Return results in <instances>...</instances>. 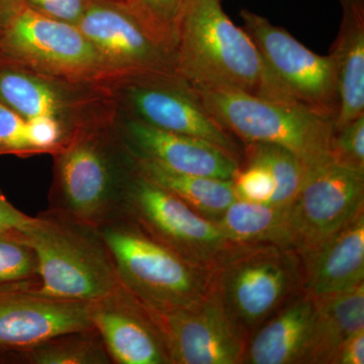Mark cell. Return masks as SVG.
I'll use <instances>...</instances> for the list:
<instances>
[{
  "instance_id": "obj_28",
  "label": "cell",
  "mask_w": 364,
  "mask_h": 364,
  "mask_svg": "<svg viewBox=\"0 0 364 364\" xmlns=\"http://www.w3.org/2000/svg\"><path fill=\"white\" fill-rule=\"evenodd\" d=\"M330 156L337 164L364 174V114L333 131Z\"/></svg>"
},
{
  "instance_id": "obj_6",
  "label": "cell",
  "mask_w": 364,
  "mask_h": 364,
  "mask_svg": "<svg viewBox=\"0 0 364 364\" xmlns=\"http://www.w3.org/2000/svg\"><path fill=\"white\" fill-rule=\"evenodd\" d=\"M193 90L218 123L245 144H272L286 148L306 167L331 158L333 119L298 105L272 102L230 88Z\"/></svg>"
},
{
  "instance_id": "obj_4",
  "label": "cell",
  "mask_w": 364,
  "mask_h": 364,
  "mask_svg": "<svg viewBox=\"0 0 364 364\" xmlns=\"http://www.w3.org/2000/svg\"><path fill=\"white\" fill-rule=\"evenodd\" d=\"M97 229L119 284L147 308H193L210 294L212 272L191 264L151 238L124 213Z\"/></svg>"
},
{
  "instance_id": "obj_30",
  "label": "cell",
  "mask_w": 364,
  "mask_h": 364,
  "mask_svg": "<svg viewBox=\"0 0 364 364\" xmlns=\"http://www.w3.org/2000/svg\"><path fill=\"white\" fill-rule=\"evenodd\" d=\"M237 200L255 203H268L274 193L275 183L267 168L255 163H247L241 167L233 178Z\"/></svg>"
},
{
  "instance_id": "obj_9",
  "label": "cell",
  "mask_w": 364,
  "mask_h": 364,
  "mask_svg": "<svg viewBox=\"0 0 364 364\" xmlns=\"http://www.w3.org/2000/svg\"><path fill=\"white\" fill-rule=\"evenodd\" d=\"M122 213L151 238L210 272L238 246L228 240L215 223L136 170L127 188Z\"/></svg>"
},
{
  "instance_id": "obj_26",
  "label": "cell",
  "mask_w": 364,
  "mask_h": 364,
  "mask_svg": "<svg viewBox=\"0 0 364 364\" xmlns=\"http://www.w3.org/2000/svg\"><path fill=\"white\" fill-rule=\"evenodd\" d=\"M126 2L148 32L158 42L176 53L177 28L188 0H128Z\"/></svg>"
},
{
  "instance_id": "obj_13",
  "label": "cell",
  "mask_w": 364,
  "mask_h": 364,
  "mask_svg": "<svg viewBox=\"0 0 364 364\" xmlns=\"http://www.w3.org/2000/svg\"><path fill=\"white\" fill-rule=\"evenodd\" d=\"M145 309L161 334L170 363H242L247 341L230 322L212 291L193 308Z\"/></svg>"
},
{
  "instance_id": "obj_29",
  "label": "cell",
  "mask_w": 364,
  "mask_h": 364,
  "mask_svg": "<svg viewBox=\"0 0 364 364\" xmlns=\"http://www.w3.org/2000/svg\"><path fill=\"white\" fill-rule=\"evenodd\" d=\"M0 155H37L28 136V119L0 100Z\"/></svg>"
},
{
  "instance_id": "obj_16",
  "label": "cell",
  "mask_w": 364,
  "mask_h": 364,
  "mask_svg": "<svg viewBox=\"0 0 364 364\" xmlns=\"http://www.w3.org/2000/svg\"><path fill=\"white\" fill-rule=\"evenodd\" d=\"M90 311L112 363L171 364L149 313L119 282L109 294L91 301Z\"/></svg>"
},
{
  "instance_id": "obj_22",
  "label": "cell",
  "mask_w": 364,
  "mask_h": 364,
  "mask_svg": "<svg viewBox=\"0 0 364 364\" xmlns=\"http://www.w3.org/2000/svg\"><path fill=\"white\" fill-rule=\"evenodd\" d=\"M133 157L139 173L177 196L210 221L217 222L237 200L233 181L179 173L147 158Z\"/></svg>"
},
{
  "instance_id": "obj_14",
  "label": "cell",
  "mask_w": 364,
  "mask_h": 364,
  "mask_svg": "<svg viewBox=\"0 0 364 364\" xmlns=\"http://www.w3.org/2000/svg\"><path fill=\"white\" fill-rule=\"evenodd\" d=\"M36 284L0 286V352L21 354L54 337L93 327L90 303L46 296Z\"/></svg>"
},
{
  "instance_id": "obj_10",
  "label": "cell",
  "mask_w": 364,
  "mask_h": 364,
  "mask_svg": "<svg viewBox=\"0 0 364 364\" xmlns=\"http://www.w3.org/2000/svg\"><path fill=\"white\" fill-rule=\"evenodd\" d=\"M244 30L274 75L301 107L334 122L338 111L336 76L330 56H321L267 18L242 9Z\"/></svg>"
},
{
  "instance_id": "obj_33",
  "label": "cell",
  "mask_w": 364,
  "mask_h": 364,
  "mask_svg": "<svg viewBox=\"0 0 364 364\" xmlns=\"http://www.w3.org/2000/svg\"><path fill=\"white\" fill-rule=\"evenodd\" d=\"M32 217L23 214L0 191V231L21 232Z\"/></svg>"
},
{
  "instance_id": "obj_23",
  "label": "cell",
  "mask_w": 364,
  "mask_h": 364,
  "mask_svg": "<svg viewBox=\"0 0 364 364\" xmlns=\"http://www.w3.org/2000/svg\"><path fill=\"white\" fill-rule=\"evenodd\" d=\"M215 224L234 245H270L296 250L289 208L236 200Z\"/></svg>"
},
{
  "instance_id": "obj_5",
  "label": "cell",
  "mask_w": 364,
  "mask_h": 364,
  "mask_svg": "<svg viewBox=\"0 0 364 364\" xmlns=\"http://www.w3.org/2000/svg\"><path fill=\"white\" fill-rule=\"evenodd\" d=\"M303 260L294 249L237 246L212 270L210 291L248 341L267 318L303 291Z\"/></svg>"
},
{
  "instance_id": "obj_25",
  "label": "cell",
  "mask_w": 364,
  "mask_h": 364,
  "mask_svg": "<svg viewBox=\"0 0 364 364\" xmlns=\"http://www.w3.org/2000/svg\"><path fill=\"white\" fill-rule=\"evenodd\" d=\"M21 355L32 364L112 363L95 327L54 337Z\"/></svg>"
},
{
  "instance_id": "obj_17",
  "label": "cell",
  "mask_w": 364,
  "mask_h": 364,
  "mask_svg": "<svg viewBox=\"0 0 364 364\" xmlns=\"http://www.w3.org/2000/svg\"><path fill=\"white\" fill-rule=\"evenodd\" d=\"M117 126L132 155L179 173L233 181L240 168L236 157L207 141L160 130L119 112Z\"/></svg>"
},
{
  "instance_id": "obj_1",
  "label": "cell",
  "mask_w": 364,
  "mask_h": 364,
  "mask_svg": "<svg viewBox=\"0 0 364 364\" xmlns=\"http://www.w3.org/2000/svg\"><path fill=\"white\" fill-rule=\"evenodd\" d=\"M114 104L83 119L54 157L51 208L95 228L123 212L136 171L119 135Z\"/></svg>"
},
{
  "instance_id": "obj_3",
  "label": "cell",
  "mask_w": 364,
  "mask_h": 364,
  "mask_svg": "<svg viewBox=\"0 0 364 364\" xmlns=\"http://www.w3.org/2000/svg\"><path fill=\"white\" fill-rule=\"evenodd\" d=\"M35 251L39 293L91 301L117 286L114 262L97 228L50 208L20 232Z\"/></svg>"
},
{
  "instance_id": "obj_27",
  "label": "cell",
  "mask_w": 364,
  "mask_h": 364,
  "mask_svg": "<svg viewBox=\"0 0 364 364\" xmlns=\"http://www.w3.org/2000/svg\"><path fill=\"white\" fill-rule=\"evenodd\" d=\"M38 282L35 251L20 232L0 231V286Z\"/></svg>"
},
{
  "instance_id": "obj_31",
  "label": "cell",
  "mask_w": 364,
  "mask_h": 364,
  "mask_svg": "<svg viewBox=\"0 0 364 364\" xmlns=\"http://www.w3.org/2000/svg\"><path fill=\"white\" fill-rule=\"evenodd\" d=\"M28 124L31 144L37 155H54L71 133L61 122L51 117H33L28 119Z\"/></svg>"
},
{
  "instance_id": "obj_18",
  "label": "cell",
  "mask_w": 364,
  "mask_h": 364,
  "mask_svg": "<svg viewBox=\"0 0 364 364\" xmlns=\"http://www.w3.org/2000/svg\"><path fill=\"white\" fill-rule=\"evenodd\" d=\"M301 257L303 291L314 299L342 293L363 284L364 212L318 247L301 253Z\"/></svg>"
},
{
  "instance_id": "obj_15",
  "label": "cell",
  "mask_w": 364,
  "mask_h": 364,
  "mask_svg": "<svg viewBox=\"0 0 364 364\" xmlns=\"http://www.w3.org/2000/svg\"><path fill=\"white\" fill-rule=\"evenodd\" d=\"M0 100L26 119L51 117L67 130L112 104L105 88L74 85L0 60Z\"/></svg>"
},
{
  "instance_id": "obj_35",
  "label": "cell",
  "mask_w": 364,
  "mask_h": 364,
  "mask_svg": "<svg viewBox=\"0 0 364 364\" xmlns=\"http://www.w3.org/2000/svg\"><path fill=\"white\" fill-rule=\"evenodd\" d=\"M23 7V0H0V26L6 25Z\"/></svg>"
},
{
  "instance_id": "obj_24",
  "label": "cell",
  "mask_w": 364,
  "mask_h": 364,
  "mask_svg": "<svg viewBox=\"0 0 364 364\" xmlns=\"http://www.w3.org/2000/svg\"><path fill=\"white\" fill-rule=\"evenodd\" d=\"M246 162L267 168L275 183L274 193L268 205L289 208L305 181L308 167L293 152L265 143H246Z\"/></svg>"
},
{
  "instance_id": "obj_20",
  "label": "cell",
  "mask_w": 364,
  "mask_h": 364,
  "mask_svg": "<svg viewBox=\"0 0 364 364\" xmlns=\"http://www.w3.org/2000/svg\"><path fill=\"white\" fill-rule=\"evenodd\" d=\"M340 4L341 25L329 55L338 91L334 130L364 114V0Z\"/></svg>"
},
{
  "instance_id": "obj_21",
  "label": "cell",
  "mask_w": 364,
  "mask_h": 364,
  "mask_svg": "<svg viewBox=\"0 0 364 364\" xmlns=\"http://www.w3.org/2000/svg\"><path fill=\"white\" fill-rule=\"evenodd\" d=\"M314 299L315 318L304 364H334L345 340L364 329V282Z\"/></svg>"
},
{
  "instance_id": "obj_7",
  "label": "cell",
  "mask_w": 364,
  "mask_h": 364,
  "mask_svg": "<svg viewBox=\"0 0 364 364\" xmlns=\"http://www.w3.org/2000/svg\"><path fill=\"white\" fill-rule=\"evenodd\" d=\"M0 60L74 85L104 88L114 78L77 26L26 6L2 26Z\"/></svg>"
},
{
  "instance_id": "obj_34",
  "label": "cell",
  "mask_w": 364,
  "mask_h": 364,
  "mask_svg": "<svg viewBox=\"0 0 364 364\" xmlns=\"http://www.w3.org/2000/svg\"><path fill=\"white\" fill-rule=\"evenodd\" d=\"M364 363V329L350 335L340 347L334 364Z\"/></svg>"
},
{
  "instance_id": "obj_8",
  "label": "cell",
  "mask_w": 364,
  "mask_h": 364,
  "mask_svg": "<svg viewBox=\"0 0 364 364\" xmlns=\"http://www.w3.org/2000/svg\"><path fill=\"white\" fill-rule=\"evenodd\" d=\"M105 90L121 116L207 141L240 158L235 136L218 123L193 88L177 76H123L111 79Z\"/></svg>"
},
{
  "instance_id": "obj_36",
  "label": "cell",
  "mask_w": 364,
  "mask_h": 364,
  "mask_svg": "<svg viewBox=\"0 0 364 364\" xmlns=\"http://www.w3.org/2000/svg\"><path fill=\"white\" fill-rule=\"evenodd\" d=\"M2 26H0V41H1Z\"/></svg>"
},
{
  "instance_id": "obj_32",
  "label": "cell",
  "mask_w": 364,
  "mask_h": 364,
  "mask_svg": "<svg viewBox=\"0 0 364 364\" xmlns=\"http://www.w3.org/2000/svg\"><path fill=\"white\" fill-rule=\"evenodd\" d=\"M25 6L53 20L77 25L90 0H23Z\"/></svg>"
},
{
  "instance_id": "obj_12",
  "label": "cell",
  "mask_w": 364,
  "mask_h": 364,
  "mask_svg": "<svg viewBox=\"0 0 364 364\" xmlns=\"http://www.w3.org/2000/svg\"><path fill=\"white\" fill-rule=\"evenodd\" d=\"M364 212V174L333 161L308 167L305 181L289 208V223L299 253L318 247Z\"/></svg>"
},
{
  "instance_id": "obj_2",
  "label": "cell",
  "mask_w": 364,
  "mask_h": 364,
  "mask_svg": "<svg viewBox=\"0 0 364 364\" xmlns=\"http://www.w3.org/2000/svg\"><path fill=\"white\" fill-rule=\"evenodd\" d=\"M174 55L177 76L191 87L230 88L301 107L268 67L248 33L227 16L221 0H188Z\"/></svg>"
},
{
  "instance_id": "obj_19",
  "label": "cell",
  "mask_w": 364,
  "mask_h": 364,
  "mask_svg": "<svg viewBox=\"0 0 364 364\" xmlns=\"http://www.w3.org/2000/svg\"><path fill=\"white\" fill-rule=\"evenodd\" d=\"M315 311V299L299 294L253 333L246 344L242 363H304Z\"/></svg>"
},
{
  "instance_id": "obj_37",
  "label": "cell",
  "mask_w": 364,
  "mask_h": 364,
  "mask_svg": "<svg viewBox=\"0 0 364 364\" xmlns=\"http://www.w3.org/2000/svg\"><path fill=\"white\" fill-rule=\"evenodd\" d=\"M114 1H124V2H126V1H128V0H114Z\"/></svg>"
},
{
  "instance_id": "obj_11",
  "label": "cell",
  "mask_w": 364,
  "mask_h": 364,
  "mask_svg": "<svg viewBox=\"0 0 364 364\" xmlns=\"http://www.w3.org/2000/svg\"><path fill=\"white\" fill-rule=\"evenodd\" d=\"M76 26L114 78L177 76L174 52L148 32L127 2L90 0Z\"/></svg>"
}]
</instances>
